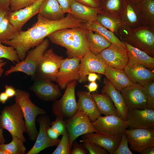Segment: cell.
<instances>
[{"label":"cell","mask_w":154,"mask_h":154,"mask_svg":"<svg viewBox=\"0 0 154 154\" xmlns=\"http://www.w3.org/2000/svg\"><path fill=\"white\" fill-rule=\"evenodd\" d=\"M43 0H38L33 4L14 11L9 12L8 16L10 22L18 32L31 18L38 13L39 6Z\"/></svg>","instance_id":"20"},{"label":"cell","mask_w":154,"mask_h":154,"mask_svg":"<svg viewBox=\"0 0 154 154\" xmlns=\"http://www.w3.org/2000/svg\"><path fill=\"white\" fill-rule=\"evenodd\" d=\"M120 92L128 110L146 108L147 95L143 86L134 84Z\"/></svg>","instance_id":"14"},{"label":"cell","mask_w":154,"mask_h":154,"mask_svg":"<svg viewBox=\"0 0 154 154\" xmlns=\"http://www.w3.org/2000/svg\"><path fill=\"white\" fill-rule=\"evenodd\" d=\"M38 0H10L11 11H14L29 6Z\"/></svg>","instance_id":"40"},{"label":"cell","mask_w":154,"mask_h":154,"mask_svg":"<svg viewBox=\"0 0 154 154\" xmlns=\"http://www.w3.org/2000/svg\"><path fill=\"white\" fill-rule=\"evenodd\" d=\"M0 154H7V153L4 151L0 148Z\"/></svg>","instance_id":"58"},{"label":"cell","mask_w":154,"mask_h":154,"mask_svg":"<svg viewBox=\"0 0 154 154\" xmlns=\"http://www.w3.org/2000/svg\"><path fill=\"white\" fill-rule=\"evenodd\" d=\"M80 59L77 57L63 59L56 81L60 89H64L70 82L78 80Z\"/></svg>","instance_id":"16"},{"label":"cell","mask_w":154,"mask_h":154,"mask_svg":"<svg viewBox=\"0 0 154 154\" xmlns=\"http://www.w3.org/2000/svg\"><path fill=\"white\" fill-rule=\"evenodd\" d=\"M101 11L100 7H91L72 0L69 13L76 19L91 22L96 20L98 14Z\"/></svg>","instance_id":"24"},{"label":"cell","mask_w":154,"mask_h":154,"mask_svg":"<svg viewBox=\"0 0 154 154\" xmlns=\"http://www.w3.org/2000/svg\"><path fill=\"white\" fill-rule=\"evenodd\" d=\"M37 121L39 124V131L35 144L26 154H37L47 148L57 146L60 140L59 139L52 140L47 135V129L50 127V123L48 116L41 115L38 117Z\"/></svg>","instance_id":"15"},{"label":"cell","mask_w":154,"mask_h":154,"mask_svg":"<svg viewBox=\"0 0 154 154\" xmlns=\"http://www.w3.org/2000/svg\"><path fill=\"white\" fill-rule=\"evenodd\" d=\"M86 37L89 50L96 54L100 53L111 44L102 35L91 31L87 29Z\"/></svg>","instance_id":"30"},{"label":"cell","mask_w":154,"mask_h":154,"mask_svg":"<svg viewBox=\"0 0 154 154\" xmlns=\"http://www.w3.org/2000/svg\"><path fill=\"white\" fill-rule=\"evenodd\" d=\"M5 92L9 98L15 96L16 94V90L13 86L6 85L5 87Z\"/></svg>","instance_id":"48"},{"label":"cell","mask_w":154,"mask_h":154,"mask_svg":"<svg viewBox=\"0 0 154 154\" xmlns=\"http://www.w3.org/2000/svg\"><path fill=\"white\" fill-rule=\"evenodd\" d=\"M93 98L101 114L118 116L117 110L110 98L106 94L94 92Z\"/></svg>","instance_id":"33"},{"label":"cell","mask_w":154,"mask_h":154,"mask_svg":"<svg viewBox=\"0 0 154 154\" xmlns=\"http://www.w3.org/2000/svg\"><path fill=\"white\" fill-rule=\"evenodd\" d=\"M118 37L123 42H126L154 57V27L141 25L130 28L124 26Z\"/></svg>","instance_id":"3"},{"label":"cell","mask_w":154,"mask_h":154,"mask_svg":"<svg viewBox=\"0 0 154 154\" xmlns=\"http://www.w3.org/2000/svg\"><path fill=\"white\" fill-rule=\"evenodd\" d=\"M136 5L141 25L154 27V0H143Z\"/></svg>","instance_id":"31"},{"label":"cell","mask_w":154,"mask_h":154,"mask_svg":"<svg viewBox=\"0 0 154 154\" xmlns=\"http://www.w3.org/2000/svg\"><path fill=\"white\" fill-rule=\"evenodd\" d=\"M6 62L4 61L2 58H0V77H1L4 72L2 67L6 64Z\"/></svg>","instance_id":"55"},{"label":"cell","mask_w":154,"mask_h":154,"mask_svg":"<svg viewBox=\"0 0 154 154\" xmlns=\"http://www.w3.org/2000/svg\"><path fill=\"white\" fill-rule=\"evenodd\" d=\"M2 58L6 59L14 63L20 61L16 50L13 48L5 46L0 41V58Z\"/></svg>","instance_id":"37"},{"label":"cell","mask_w":154,"mask_h":154,"mask_svg":"<svg viewBox=\"0 0 154 154\" xmlns=\"http://www.w3.org/2000/svg\"><path fill=\"white\" fill-rule=\"evenodd\" d=\"M123 4V0H101L100 7L104 13L121 17Z\"/></svg>","instance_id":"34"},{"label":"cell","mask_w":154,"mask_h":154,"mask_svg":"<svg viewBox=\"0 0 154 154\" xmlns=\"http://www.w3.org/2000/svg\"><path fill=\"white\" fill-rule=\"evenodd\" d=\"M19 32L10 22L8 14L0 23V41L2 43L14 39Z\"/></svg>","instance_id":"35"},{"label":"cell","mask_w":154,"mask_h":154,"mask_svg":"<svg viewBox=\"0 0 154 154\" xmlns=\"http://www.w3.org/2000/svg\"><path fill=\"white\" fill-rule=\"evenodd\" d=\"M9 98L5 92H2L0 94V102L4 104Z\"/></svg>","instance_id":"53"},{"label":"cell","mask_w":154,"mask_h":154,"mask_svg":"<svg viewBox=\"0 0 154 154\" xmlns=\"http://www.w3.org/2000/svg\"><path fill=\"white\" fill-rule=\"evenodd\" d=\"M9 12L10 11L0 7V23Z\"/></svg>","instance_id":"54"},{"label":"cell","mask_w":154,"mask_h":154,"mask_svg":"<svg viewBox=\"0 0 154 154\" xmlns=\"http://www.w3.org/2000/svg\"><path fill=\"white\" fill-rule=\"evenodd\" d=\"M91 123L98 133L111 135H121L128 127L126 121L114 115L100 116Z\"/></svg>","instance_id":"10"},{"label":"cell","mask_w":154,"mask_h":154,"mask_svg":"<svg viewBox=\"0 0 154 154\" xmlns=\"http://www.w3.org/2000/svg\"><path fill=\"white\" fill-rule=\"evenodd\" d=\"M100 76L95 73H90L87 77L88 80L90 82H95L97 80H100Z\"/></svg>","instance_id":"51"},{"label":"cell","mask_w":154,"mask_h":154,"mask_svg":"<svg viewBox=\"0 0 154 154\" xmlns=\"http://www.w3.org/2000/svg\"><path fill=\"white\" fill-rule=\"evenodd\" d=\"M126 121L128 126L134 128L154 129V110L147 108L129 110Z\"/></svg>","instance_id":"18"},{"label":"cell","mask_w":154,"mask_h":154,"mask_svg":"<svg viewBox=\"0 0 154 154\" xmlns=\"http://www.w3.org/2000/svg\"><path fill=\"white\" fill-rule=\"evenodd\" d=\"M62 11L65 13H69L72 0H57Z\"/></svg>","instance_id":"46"},{"label":"cell","mask_w":154,"mask_h":154,"mask_svg":"<svg viewBox=\"0 0 154 154\" xmlns=\"http://www.w3.org/2000/svg\"><path fill=\"white\" fill-rule=\"evenodd\" d=\"M29 89L39 99L46 102H54L62 95L58 86L45 79L35 78Z\"/></svg>","instance_id":"17"},{"label":"cell","mask_w":154,"mask_h":154,"mask_svg":"<svg viewBox=\"0 0 154 154\" xmlns=\"http://www.w3.org/2000/svg\"><path fill=\"white\" fill-rule=\"evenodd\" d=\"M106 66L98 54L89 50L80 59L78 80L81 83L85 82L91 73L104 75Z\"/></svg>","instance_id":"13"},{"label":"cell","mask_w":154,"mask_h":154,"mask_svg":"<svg viewBox=\"0 0 154 154\" xmlns=\"http://www.w3.org/2000/svg\"><path fill=\"white\" fill-rule=\"evenodd\" d=\"M50 126L60 135H63L67 130L65 120L61 118L56 117L55 120L50 122Z\"/></svg>","instance_id":"43"},{"label":"cell","mask_w":154,"mask_h":154,"mask_svg":"<svg viewBox=\"0 0 154 154\" xmlns=\"http://www.w3.org/2000/svg\"><path fill=\"white\" fill-rule=\"evenodd\" d=\"M78 25V20L70 13L63 18L55 21L47 19L38 14L37 21L31 27L19 32L14 39L2 43L13 48L21 61L25 59L30 49L40 44L52 33L60 29L76 27Z\"/></svg>","instance_id":"1"},{"label":"cell","mask_w":154,"mask_h":154,"mask_svg":"<svg viewBox=\"0 0 154 154\" xmlns=\"http://www.w3.org/2000/svg\"><path fill=\"white\" fill-rule=\"evenodd\" d=\"M140 153V154H154V146L149 147L145 149Z\"/></svg>","instance_id":"52"},{"label":"cell","mask_w":154,"mask_h":154,"mask_svg":"<svg viewBox=\"0 0 154 154\" xmlns=\"http://www.w3.org/2000/svg\"><path fill=\"white\" fill-rule=\"evenodd\" d=\"M98 85L95 82H91L88 85H86L84 86L88 89L89 92L91 93L97 91Z\"/></svg>","instance_id":"49"},{"label":"cell","mask_w":154,"mask_h":154,"mask_svg":"<svg viewBox=\"0 0 154 154\" xmlns=\"http://www.w3.org/2000/svg\"><path fill=\"white\" fill-rule=\"evenodd\" d=\"M104 75L113 86L120 92L123 88L134 84L129 79L123 70L106 66Z\"/></svg>","instance_id":"27"},{"label":"cell","mask_w":154,"mask_h":154,"mask_svg":"<svg viewBox=\"0 0 154 154\" xmlns=\"http://www.w3.org/2000/svg\"><path fill=\"white\" fill-rule=\"evenodd\" d=\"M49 45L48 40L44 39L33 49L28 51L23 60L11 66L9 69L5 72V75L8 76L13 72H19L25 73L34 80L39 63Z\"/></svg>","instance_id":"6"},{"label":"cell","mask_w":154,"mask_h":154,"mask_svg":"<svg viewBox=\"0 0 154 154\" xmlns=\"http://www.w3.org/2000/svg\"><path fill=\"white\" fill-rule=\"evenodd\" d=\"M65 121L69 134L70 150L73 142L80 136L88 133H98L94 128L88 116L78 110L73 116Z\"/></svg>","instance_id":"9"},{"label":"cell","mask_w":154,"mask_h":154,"mask_svg":"<svg viewBox=\"0 0 154 154\" xmlns=\"http://www.w3.org/2000/svg\"><path fill=\"white\" fill-rule=\"evenodd\" d=\"M98 54L106 66L113 68L123 70L128 63L127 49L122 46L111 44Z\"/></svg>","instance_id":"12"},{"label":"cell","mask_w":154,"mask_h":154,"mask_svg":"<svg viewBox=\"0 0 154 154\" xmlns=\"http://www.w3.org/2000/svg\"><path fill=\"white\" fill-rule=\"evenodd\" d=\"M85 5L93 8H98L101 6V0H76Z\"/></svg>","instance_id":"45"},{"label":"cell","mask_w":154,"mask_h":154,"mask_svg":"<svg viewBox=\"0 0 154 154\" xmlns=\"http://www.w3.org/2000/svg\"><path fill=\"white\" fill-rule=\"evenodd\" d=\"M129 148L140 153L145 149L154 146V129L134 128L126 129Z\"/></svg>","instance_id":"11"},{"label":"cell","mask_w":154,"mask_h":154,"mask_svg":"<svg viewBox=\"0 0 154 154\" xmlns=\"http://www.w3.org/2000/svg\"><path fill=\"white\" fill-rule=\"evenodd\" d=\"M73 148L70 151V154H87L89 153L88 150L83 145L78 143L74 140L72 146Z\"/></svg>","instance_id":"44"},{"label":"cell","mask_w":154,"mask_h":154,"mask_svg":"<svg viewBox=\"0 0 154 154\" xmlns=\"http://www.w3.org/2000/svg\"><path fill=\"white\" fill-rule=\"evenodd\" d=\"M10 3V0H0V7L11 11Z\"/></svg>","instance_id":"50"},{"label":"cell","mask_w":154,"mask_h":154,"mask_svg":"<svg viewBox=\"0 0 154 154\" xmlns=\"http://www.w3.org/2000/svg\"><path fill=\"white\" fill-rule=\"evenodd\" d=\"M57 0H43L39 7L38 14L47 19L55 21L64 17Z\"/></svg>","instance_id":"28"},{"label":"cell","mask_w":154,"mask_h":154,"mask_svg":"<svg viewBox=\"0 0 154 154\" xmlns=\"http://www.w3.org/2000/svg\"><path fill=\"white\" fill-rule=\"evenodd\" d=\"M0 127L8 131L13 136L17 137L24 143L23 133L26 132L25 123L21 108L15 102L4 107L0 111Z\"/></svg>","instance_id":"5"},{"label":"cell","mask_w":154,"mask_h":154,"mask_svg":"<svg viewBox=\"0 0 154 154\" xmlns=\"http://www.w3.org/2000/svg\"><path fill=\"white\" fill-rule=\"evenodd\" d=\"M104 84L102 93L106 94L110 98L116 108L118 116L126 121L128 110L120 91L117 90L106 78L104 79Z\"/></svg>","instance_id":"22"},{"label":"cell","mask_w":154,"mask_h":154,"mask_svg":"<svg viewBox=\"0 0 154 154\" xmlns=\"http://www.w3.org/2000/svg\"><path fill=\"white\" fill-rule=\"evenodd\" d=\"M3 130L0 127V144H1L5 143L6 142V140L3 136Z\"/></svg>","instance_id":"56"},{"label":"cell","mask_w":154,"mask_h":154,"mask_svg":"<svg viewBox=\"0 0 154 154\" xmlns=\"http://www.w3.org/2000/svg\"><path fill=\"white\" fill-rule=\"evenodd\" d=\"M128 146L126 135L125 133L122 135L120 143L113 154H132Z\"/></svg>","instance_id":"42"},{"label":"cell","mask_w":154,"mask_h":154,"mask_svg":"<svg viewBox=\"0 0 154 154\" xmlns=\"http://www.w3.org/2000/svg\"><path fill=\"white\" fill-rule=\"evenodd\" d=\"M133 3L137 4L143 0H131Z\"/></svg>","instance_id":"57"},{"label":"cell","mask_w":154,"mask_h":154,"mask_svg":"<svg viewBox=\"0 0 154 154\" xmlns=\"http://www.w3.org/2000/svg\"><path fill=\"white\" fill-rule=\"evenodd\" d=\"M87 29L83 26L56 31L47 37L53 43L65 47L68 58L80 59L89 50L86 38Z\"/></svg>","instance_id":"2"},{"label":"cell","mask_w":154,"mask_h":154,"mask_svg":"<svg viewBox=\"0 0 154 154\" xmlns=\"http://www.w3.org/2000/svg\"><path fill=\"white\" fill-rule=\"evenodd\" d=\"M83 27L88 30L100 34L111 44L122 46L126 48L124 43L114 33L101 25L96 20L91 22H84Z\"/></svg>","instance_id":"32"},{"label":"cell","mask_w":154,"mask_h":154,"mask_svg":"<svg viewBox=\"0 0 154 154\" xmlns=\"http://www.w3.org/2000/svg\"><path fill=\"white\" fill-rule=\"evenodd\" d=\"M123 70L129 79L133 84L143 86L154 81V71L142 65L127 63Z\"/></svg>","instance_id":"21"},{"label":"cell","mask_w":154,"mask_h":154,"mask_svg":"<svg viewBox=\"0 0 154 154\" xmlns=\"http://www.w3.org/2000/svg\"><path fill=\"white\" fill-rule=\"evenodd\" d=\"M121 17L126 27L134 28L142 25L137 5L131 0H123Z\"/></svg>","instance_id":"26"},{"label":"cell","mask_w":154,"mask_h":154,"mask_svg":"<svg viewBox=\"0 0 154 154\" xmlns=\"http://www.w3.org/2000/svg\"><path fill=\"white\" fill-rule=\"evenodd\" d=\"M122 135H111L96 132L88 133L83 135L82 140L80 142L86 141L94 143L105 149L109 153L113 154L120 143Z\"/></svg>","instance_id":"19"},{"label":"cell","mask_w":154,"mask_h":154,"mask_svg":"<svg viewBox=\"0 0 154 154\" xmlns=\"http://www.w3.org/2000/svg\"><path fill=\"white\" fill-rule=\"evenodd\" d=\"M77 95L78 98L77 103L78 110L86 114L91 121L101 116L93 98L92 94L89 92L80 91Z\"/></svg>","instance_id":"23"},{"label":"cell","mask_w":154,"mask_h":154,"mask_svg":"<svg viewBox=\"0 0 154 154\" xmlns=\"http://www.w3.org/2000/svg\"><path fill=\"white\" fill-rule=\"evenodd\" d=\"M15 102L20 106L26 124V132L29 140L35 141L38 132L36 125V119L38 115L45 114L46 111L34 104L30 99L28 92L20 89L16 90Z\"/></svg>","instance_id":"4"},{"label":"cell","mask_w":154,"mask_h":154,"mask_svg":"<svg viewBox=\"0 0 154 154\" xmlns=\"http://www.w3.org/2000/svg\"><path fill=\"white\" fill-rule=\"evenodd\" d=\"M77 84L76 80L68 83L61 98L54 101L52 106V112L56 117L68 119L72 117L76 114L78 110L75 96V88Z\"/></svg>","instance_id":"7"},{"label":"cell","mask_w":154,"mask_h":154,"mask_svg":"<svg viewBox=\"0 0 154 154\" xmlns=\"http://www.w3.org/2000/svg\"><path fill=\"white\" fill-rule=\"evenodd\" d=\"M83 145L90 154H108V152L97 144L88 141H84Z\"/></svg>","instance_id":"41"},{"label":"cell","mask_w":154,"mask_h":154,"mask_svg":"<svg viewBox=\"0 0 154 154\" xmlns=\"http://www.w3.org/2000/svg\"><path fill=\"white\" fill-rule=\"evenodd\" d=\"M57 147L52 153V154H70V149L69 145V136L68 131L62 135Z\"/></svg>","instance_id":"38"},{"label":"cell","mask_w":154,"mask_h":154,"mask_svg":"<svg viewBox=\"0 0 154 154\" xmlns=\"http://www.w3.org/2000/svg\"><path fill=\"white\" fill-rule=\"evenodd\" d=\"M12 140L9 143L0 144V148L7 154H24L26 148L24 142L19 137H12Z\"/></svg>","instance_id":"36"},{"label":"cell","mask_w":154,"mask_h":154,"mask_svg":"<svg viewBox=\"0 0 154 154\" xmlns=\"http://www.w3.org/2000/svg\"><path fill=\"white\" fill-rule=\"evenodd\" d=\"M144 88L147 95L146 108L154 109V82H148L143 86Z\"/></svg>","instance_id":"39"},{"label":"cell","mask_w":154,"mask_h":154,"mask_svg":"<svg viewBox=\"0 0 154 154\" xmlns=\"http://www.w3.org/2000/svg\"><path fill=\"white\" fill-rule=\"evenodd\" d=\"M127 51L128 64L142 65L152 70H154V57L145 52L127 43L123 42Z\"/></svg>","instance_id":"25"},{"label":"cell","mask_w":154,"mask_h":154,"mask_svg":"<svg viewBox=\"0 0 154 154\" xmlns=\"http://www.w3.org/2000/svg\"><path fill=\"white\" fill-rule=\"evenodd\" d=\"M96 20L118 37L120 32L124 26L121 17L112 15L102 11L98 14Z\"/></svg>","instance_id":"29"},{"label":"cell","mask_w":154,"mask_h":154,"mask_svg":"<svg viewBox=\"0 0 154 154\" xmlns=\"http://www.w3.org/2000/svg\"><path fill=\"white\" fill-rule=\"evenodd\" d=\"M47 132L49 137L54 140L58 139V137L60 135L57 131L50 127L47 129Z\"/></svg>","instance_id":"47"},{"label":"cell","mask_w":154,"mask_h":154,"mask_svg":"<svg viewBox=\"0 0 154 154\" xmlns=\"http://www.w3.org/2000/svg\"><path fill=\"white\" fill-rule=\"evenodd\" d=\"M63 59L62 56L54 52L52 48L47 49L38 65L35 79L56 82L57 75Z\"/></svg>","instance_id":"8"}]
</instances>
